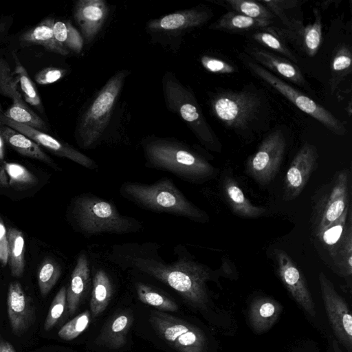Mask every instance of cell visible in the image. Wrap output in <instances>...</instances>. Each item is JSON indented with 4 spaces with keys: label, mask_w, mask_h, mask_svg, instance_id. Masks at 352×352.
Masks as SVG:
<instances>
[{
    "label": "cell",
    "mask_w": 352,
    "mask_h": 352,
    "mask_svg": "<svg viewBox=\"0 0 352 352\" xmlns=\"http://www.w3.org/2000/svg\"><path fill=\"white\" fill-rule=\"evenodd\" d=\"M350 173L346 168L338 172L314 210L316 235L336 221L349 208Z\"/></svg>",
    "instance_id": "cell-10"
},
{
    "label": "cell",
    "mask_w": 352,
    "mask_h": 352,
    "mask_svg": "<svg viewBox=\"0 0 352 352\" xmlns=\"http://www.w3.org/2000/svg\"><path fill=\"white\" fill-rule=\"evenodd\" d=\"M340 275L352 274V226L351 221L342 239L330 256Z\"/></svg>",
    "instance_id": "cell-33"
},
{
    "label": "cell",
    "mask_w": 352,
    "mask_h": 352,
    "mask_svg": "<svg viewBox=\"0 0 352 352\" xmlns=\"http://www.w3.org/2000/svg\"><path fill=\"white\" fill-rule=\"evenodd\" d=\"M91 288V274L87 250H82L76 259L67 289V309L72 316Z\"/></svg>",
    "instance_id": "cell-19"
},
{
    "label": "cell",
    "mask_w": 352,
    "mask_h": 352,
    "mask_svg": "<svg viewBox=\"0 0 352 352\" xmlns=\"http://www.w3.org/2000/svg\"><path fill=\"white\" fill-rule=\"evenodd\" d=\"M322 298L334 335L348 352L352 351V316L344 299L323 273L318 276Z\"/></svg>",
    "instance_id": "cell-12"
},
{
    "label": "cell",
    "mask_w": 352,
    "mask_h": 352,
    "mask_svg": "<svg viewBox=\"0 0 352 352\" xmlns=\"http://www.w3.org/2000/svg\"><path fill=\"white\" fill-rule=\"evenodd\" d=\"M53 32L56 41L68 51L76 54L82 51L83 38L69 21H55Z\"/></svg>",
    "instance_id": "cell-35"
},
{
    "label": "cell",
    "mask_w": 352,
    "mask_h": 352,
    "mask_svg": "<svg viewBox=\"0 0 352 352\" xmlns=\"http://www.w3.org/2000/svg\"><path fill=\"white\" fill-rule=\"evenodd\" d=\"M8 240V263L12 275L22 276L25 268V241L23 233L16 228L7 230Z\"/></svg>",
    "instance_id": "cell-30"
},
{
    "label": "cell",
    "mask_w": 352,
    "mask_h": 352,
    "mask_svg": "<svg viewBox=\"0 0 352 352\" xmlns=\"http://www.w3.org/2000/svg\"><path fill=\"white\" fill-rule=\"evenodd\" d=\"M0 123L26 135L39 146L47 148L58 157L67 158L89 170H96L98 169V165L96 161L72 146L61 142L43 131L12 120L6 118L2 111L0 113Z\"/></svg>",
    "instance_id": "cell-15"
},
{
    "label": "cell",
    "mask_w": 352,
    "mask_h": 352,
    "mask_svg": "<svg viewBox=\"0 0 352 352\" xmlns=\"http://www.w3.org/2000/svg\"><path fill=\"white\" fill-rule=\"evenodd\" d=\"M272 22L254 19L235 11H229L210 25L209 28L231 32L248 31L266 28Z\"/></svg>",
    "instance_id": "cell-29"
},
{
    "label": "cell",
    "mask_w": 352,
    "mask_h": 352,
    "mask_svg": "<svg viewBox=\"0 0 352 352\" xmlns=\"http://www.w3.org/2000/svg\"><path fill=\"white\" fill-rule=\"evenodd\" d=\"M149 322L155 331L177 352L206 351V336L197 327L160 311L151 312Z\"/></svg>",
    "instance_id": "cell-9"
},
{
    "label": "cell",
    "mask_w": 352,
    "mask_h": 352,
    "mask_svg": "<svg viewBox=\"0 0 352 352\" xmlns=\"http://www.w3.org/2000/svg\"><path fill=\"white\" fill-rule=\"evenodd\" d=\"M0 352H16L13 346L0 336Z\"/></svg>",
    "instance_id": "cell-47"
},
{
    "label": "cell",
    "mask_w": 352,
    "mask_h": 352,
    "mask_svg": "<svg viewBox=\"0 0 352 352\" xmlns=\"http://www.w3.org/2000/svg\"><path fill=\"white\" fill-rule=\"evenodd\" d=\"M55 20L48 17L39 24L20 36L19 41L23 45H41L47 50L67 56L69 51L60 45L55 39L53 25Z\"/></svg>",
    "instance_id": "cell-25"
},
{
    "label": "cell",
    "mask_w": 352,
    "mask_h": 352,
    "mask_svg": "<svg viewBox=\"0 0 352 352\" xmlns=\"http://www.w3.org/2000/svg\"><path fill=\"white\" fill-rule=\"evenodd\" d=\"M109 14V7L103 0H79L74 9V18L83 38L91 43L98 34Z\"/></svg>",
    "instance_id": "cell-18"
},
{
    "label": "cell",
    "mask_w": 352,
    "mask_h": 352,
    "mask_svg": "<svg viewBox=\"0 0 352 352\" xmlns=\"http://www.w3.org/2000/svg\"><path fill=\"white\" fill-rule=\"evenodd\" d=\"M163 87L168 109L177 113L188 124L207 148L220 152L221 143L207 123L194 94L178 82L171 73L164 76Z\"/></svg>",
    "instance_id": "cell-6"
},
{
    "label": "cell",
    "mask_w": 352,
    "mask_h": 352,
    "mask_svg": "<svg viewBox=\"0 0 352 352\" xmlns=\"http://www.w3.org/2000/svg\"><path fill=\"white\" fill-rule=\"evenodd\" d=\"M67 288L63 286L54 296L44 322V329L50 331L59 320L67 308Z\"/></svg>",
    "instance_id": "cell-42"
},
{
    "label": "cell",
    "mask_w": 352,
    "mask_h": 352,
    "mask_svg": "<svg viewBox=\"0 0 352 352\" xmlns=\"http://www.w3.org/2000/svg\"><path fill=\"white\" fill-rule=\"evenodd\" d=\"M346 111L349 113V116L351 115L352 108H351V102H349V103L348 104V107L346 108Z\"/></svg>",
    "instance_id": "cell-48"
},
{
    "label": "cell",
    "mask_w": 352,
    "mask_h": 352,
    "mask_svg": "<svg viewBox=\"0 0 352 352\" xmlns=\"http://www.w3.org/2000/svg\"><path fill=\"white\" fill-rule=\"evenodd\" d=\"M145 166L166 171L190 184H201L216 174L208 161L183 143L162 138L142 142Z\"/></svg>",
    "instance_id": "cell-4"
},
{
    "label": "cell",
    "mask_w": 352,
    "mask_h": 352,
    "mask_svg": "<svg viewBox=\"0 0 352 352\" xmlns=\"http://www.w3.org/2000/svg\"><path fill=\"white\" fill-rule=\"evenodd\" d=\"M247 65L258 77L271 85L300 110L320 122L330 131L338 135L346 133V129L344 124L322 105L298 91L261 65L251 61H248Z\"/></svg>",
    "instance_id": "cell-7"
},
{
    "label": "cell",
    "mask_w": 352,
    "mask_h": 352,
    "mask_svg": "<svg viewBox=\"0 0 352 352\" xmlns=\"http://www.w3.org/2000/svg\"><path fill=\"white\" fill-rule=\"evenodd\" d=\"M286 148L283 133L276 130L261 142L256 153L248 160L246 173L257 183L266 185L276 175Z\"/></svg>",
    "instance_id": "cell-11"
},
{
    "label": "cell",
    "mask_w": 352,
    "mask_h": 352,
    "mask_svg": "<svg viewBox=\"0 0 352 352\" xmlns=\"http://www.w3.org/2000/svg\"><path fill=\"white\" fill-rule=\"evenodd\" d=\"M68 218L74 230L87 239L137 233L143 229L138 219L122 214L113 202L91 192L78 195L72 199Z\"/></svg>",
    "instance_id": "cell-2"
},
{
    "label": "cell",
    "mask_w": 352,
    "mask_h": 352,
    "mask_svg": "<svg viewBox=\"0 0 352 352\" xmlns=\"http://www.w3.org/2000/svg\"><path fill=\"white\" fill-rule=\"evenodd\" d=\"M67 73V70L62 68L49 67L37 72L34 79L39 85H49L62 78Z\"/></svg>",
    "instance_id": "cell-45"
},
{
    "label": "cell",
    "mask_w": 352,
    "mask_h": 352,
    "mask_svg": "<svg viewBox=\"0 0 352 352\" xmlns=\"http://www.w3.org/2000/svg\"><path fill=\"white\" fill-rule=\"evenodd\" d=\"M8 316L10 328L16 335L25 333L35 318L31 299L16 281L9 285L7 297Z\"/></svg>",
    "instance_id": "cell-17"
},
{
    "label": "cell",
    "mask_w": 352,
    "mask_h": 352,
    "mask_svg": "<svg viewBox=\"0 0 352 352\" xmlns=\"http://www.w3.org/2000/svg\"><path fill=\"white\" fill-rule=\"evenodd\" d=\"M201 63L205 69L212 73L232 74L235 72L233 65L217 58L203 56L201 58Z\"/></svg>",
    "instance_id": "cell-44"
},
{
    "label": "cell",
    "mask_w": 352,
    "mask_h": 352,
    "mask_svg": "<svg viewBox=\"0 0 352 352\" xmlns=\"http://www.w3.org/2000/svg\"><path fill=\"white\" fill-rule=\"evenodd\" d=\"M119 193L145 210L168 214L201 223L209 220L207 213L190 201L168 177L151 184L124 182L119 188Z\"/></svg>",
    "instance_id": "cell-3"
},
{
    "label": "cell",
    "mask_w": 352,
    "mask_h": 352,
    "mask_svg": "<svg viewBox=\"0 0 352 352\" xmlns=\"http://www.w3.org/2000/svg\"><path fill=\"white\" fill-rule=\"evenodd\" d=\"M3 114L12 120L33 129L43 132L49 130L45 122L31 110L23 100L12 102V105Z\"/></svg>",
    "instance_id": "cell-34"
},
{
    "label": "cell",
    "mask_w": 352,
    "mask_h": 352,
    "mask_svg": "<svg viewBox=\"0 0 352 352\" xmlns=\"http://www.w3.org/2000/svg\"><path fill=\"white\" fill-rule=\"evenodd\" d=\"M352 54L346 44L340 45L333 56L331 66L329 85L333 93L339 84L351 73Z\"/></svg>",
    "instance_id": "cell-31"
},
{
    "label": "cell",
    "mask_w": 352,
    "mask_h": 352,
    "mask_svg": "<svg viewBox=\"0 0 352 352\" xmlns=\"http://www.w3.org/2000/svg\"><path fill=\"white\" fill-rule=\"evenodd\" d=\"M228 5L236 12L250 18L272 21L274 14L264 5L250 0H228Z\"/></svg>",
    "instance_id": "cell-39"
},
{
    "label": "cell",
    "mask_w": 352,
    "mask_h": 352,
    "mask_svg": "<svg viewBox=\"0 0 352 352\" xmlns=\"http://www.w3.org/2000/svg\"><path fill=\"white\" fill-rule=\"evenodd\" d=\"M61 275V267L54 260L47 258L41 265L37 274L40 293L45 297L56 284Z\"/></svg>",
    "instance_id": "cell-37"
},
{
    "label": "cell",
    "mask_w": 352,
    "mask_h": 352,
    "mask_svg": "<svg viewBox=\"0 0 352 352\" xmlns=\"http://www.w3.org/2000/svg\"><path fill=\"white\" fill-rule=\"evenodd\" d=\"M18 80L13 76L8 62L0 59V94L14 101H23L21 93L18 89Z\"/></svg>",
    "instance_id": "cell-40"
},
{
    "label": "cell",
    "mask_w": 352,
    "mask_h": 352,
    "mask_svg": "<svg viewBox=\"0 0 352 352\" xmlns=\"http://www.w3.org/2000/svg\"><path fill=\"white\" fill-rule=\"evenodd\" d=\"M90 311L86 310L65 324L58 332L64 340H72L79 336L89 326Z\"/></svg>",
    "instance_id": "cell-41"
},
{
    "label": "cell",
    "mask_w": 352,
    "mask_h": 352,
    "mask_svg": "<svg viewBox=\"0 0 352 352\" xmlns=\"http://www.w3.org/2000/svg\"><path fill=\"white\" fill-rule=\"evenodd\" d=\"M38 182V178L21 164L3 162L0 167V183L4 186L25 189L35 186Z\"/></svg>",
    "instance_id": "cell-28"
},
{
    "label": "cell",
    "mask_w": 352,
    "mask_h": 352,
    "mask_svg": "<svg viewBox=\"0 0 352 352\" xmlns=\"http://www.w3.org/2000/svg\"><path fill=\"white\" fill-rule=\"evenodd\" d=\"M135 289L138 299L141 302L154 307L160 311H176L178 309V306L175 301L151 285L136 281Z\"/></svg>",
    "instance_id": "cell-32"
},
{
    "label": "cell",
    "mask_w": 352,
    "mask_h": 352,
    "mask_svg": "<svg viewBox=\"0 0 352 352\" xmlns=\"http://www.w3.org/2000/svg\"><path fill=\"white\" fill-rule=\"evenodd\" d=\"M0 136L3 141L21 155L41 161L56 170L60 168L34 141L20 132L4 124L0 125Z\"/></svg>",
    "instance_id": "cell-22"
},
{
    "label": "cell",
    "mask_w": 352,
    "mask_h": 352,
    "mask_svg": "<svg viewBox=\"0 0 352 352\" xmlns=\"http://www.w3.org/2000/svg\"><path fill=\"white\" fill-rule=\"evenodd\" d=\"M1 112V111L0 110V113ZM0 125H1V123H0Z\"/></svg>",
    "instance_id": "cell-49"
},
{
    "label": "cell",
    "mask_w": 352,
    "mask_h": 352,
    "mask_svg": "<svg viewBox=\"0 0 352 352\" xmlns=\"http://www.w3.org/2000/svg\"><path fill=\"white\" fill-rule=\"evenodd\" d=\"M160 249L161 245L155 242H127L113 244L102 251L119 269L155 278L195 307H205L209 300L207 283L213 272L197 261L182 244L174 247L176 260L170 263L161 256Z\"/></svg>",
    "instance_id": "cell-1"
},
{
    "label": "cell",
    "mask_w": 352,
    "mask_h": 352,
    "mask_svg": "<svg viewBox=\"0 0 352 352\" xmlns=\"http://www.w3.org/2000/svg\"><path fill=\"white\" fill-rule=\"evenodd\" d=\"M132 321L131 314L122 313L116 315L102 328L96 339V344L113 350L122 348L126 344Z\"/></svg>",
    "instance_id": "cell-24"
},
{
    "label": "cell",
    "mask_w": 352,
    "mask_h": 352,
    "mask_svg": "<svg viewBox=\"0 0 352 352\" xmlns=\"http://www.w3.org/2000/svg\"><path fill=\"white\" fill-rule=\"evenodd\" d=\"M282 305L270 297H257L250 305L248 318L252 329L257 333L268 331L277 321Z\"/></svg>",
    "instance_id": "cell-21"
},
{
    "label": "cell",
    "mask_w": 352,
    "mask_h": 352,
    "mask_svg": "<svg viewBox=\"0 0 352 352\" xmlns=\"http://www.w3.org/2000/svg\"><path fill=\"white\" fill-rule=\"evenodd\" d=\"M222 190L232 211L239 217L256 219L262 216L266 211L264 208L253 205L232 177L226 176L223 178Z\"/></svg>",
    "instance_id": "cell-23"
},
{
    "label": "cell",
    "mask_w": 352,
    "mask_h": 352,
    "mask_svg": "<svg viewBox=\"0 0 352 352\" xmlns=\"http://www.w3.org/2000/svg\"><path fill=\"white\" fill-rule=\"evenodd\" d=\"M127 73L122 70L111 77L83 114L76 132V140L81 148H94L100 140Z\"/></svg>",
    "instance_id": "cell-5"
},
{
    "label": "cell",
    "mask_w": 352,
    "mask_h": 352,
    "mask_svg": "<svg viewBox=\"0 0 352 352\" xmlns=\"http://www.w3.org/2000/svg\"><path fill=\"white\" fill-rule=\"evenodd\" d=\"M0 263L4 267L8 263V240L7 230L0 217Z\"/></svg>",
    "instance_id": "cell-46"
},
{
    "label": "cell",
    "mask_w": 352,
    "mask_h": 352,
    "mask_svg": "<svg viewBox=\"0 0 352 352\" xmlns=\"http://www.w3.org/2000/svg\"><path fill=\"white\" fill-rule=\"evenodd\" d=\"M13 57L15 63L14 74L16 75V78L20 84L24 100L38 109L42 108L41 100L38 91L30 79L26 69L21 65L14 53H13Z\"/></svg>",
    "instance_id": "cell-38"
},
{
    "label": "cell",
    "mask_w": 352,
    "mask_h": 352,
    "mask_svg": "<svg viewBox=\"0 0 352 352\" xmlns=\"http://www.w3.org/2000/svg\"><path fill=\"white\" fill-rule=\"evenodd\" d=\"M318 157L316 146L307 142L297 152L285 177V200L291 201L299 196L316 168Z\"/></svg>",
    "instance_id": "cell-16"
},
{
    "label": "cell",
    "mask_w": 352,
    "mask_h": 352,
    "mask_svg": "<svg viewBox=\"0 0 352 352\" xmlns=\"http://www.w3.org/2000/svg\"><path fill=\"white\" fill-rule=\"evenodd\" d=\"M350 214V208H349L336 221L316 234L327 249L330 256L344 236L349 223L351 221L350 218L347 224V219Z\"/></svg>",
    "instance_id": "cell-36"
},
{
    "label": "cell",
    "mask_w": 352,
    "mask_h": 352,
    "mask_svg": "<svg viewBox=\"0 0 352 352\" xmlns=\"http://www.w3.org/2000/svg\"><path fill=\"white\" fill-rule=\"evenodd\" d=\"M91 274L90 314L92 318L101 314L111 300L114 284L111 274L113 266L102 251L90 247L87 250Z\"/></svg>",
    "instance_id": "cell-13"
},
{
    "label": "cell",
    "mask_w": 352,
    "mask_h": 352,
    "mask_svg": "<svg viewBox=\"0 0 352 352\" xmlns=\"http://www.w3.org/2000/svg\"><path fill=\"white\" fill-rule=\"evenodd\" d=\"M314 21L312 23L303 26L298 21L294 28L290 30L297 34L301 39L303 50L310 57H314L318 52L322 39L321 14L318 9L314 10Z\"/></svg>",
    "instance_id": "cell-27"
},
{
    "label": "cell",
    "mask_w": 352,
    "mask_h": 352,
    "mask_svg": "<svg viewBox=\"0 0 352 352\" xmlns=\"http://www.w3.org/2000/svg\"><path fill=\"white\" fill-rule=\"evenodd\" d=\"M252 55L261 65L288 80L300 86L306 85V80L298 67L289 60L263 50L254 49Z\"/></svg>",
    "instance_id": "cell-26"
},
{
    "label": "cell",
    "mask_w": 352,
    "mask_h": 352,
    "mask_svg": "<svg viewBox=\"0 0 352 352\" xmlns=\"http://www.w3.org/2000/svg\"><path fill=\"white\" fill-rule=\"evenodd\" d=\"M261 102L249 91H224L211 101L214 115L226 126L235 130L246 129L260 110Z\"/></svg>",
    "instance_id": "cell-8"
},
{
    "label": "cell",
    "mask_w": 352,
    "mask_h": 352,
    "mask_svg": "<svg viewBox=\"0 0 352 352\" xmlns=\"http://www.w3.org/2000/svg\"><path fill=\"white\" fill-rule=\"evenodd\" d=\"M252 37L258 43L296 61L292 53L274 33L265 31L257 32L253 34Z\"/></svg>",
    "instance_id": "cell-43"
},
{
    "label": "cell",
    "mask_w": 352,
    "mask_h": 352,
    "mask_svg": "<svg viewBox=\"0 0 352 352\" xmlns=\"http://www.w3.org/2000/svg\"><path fill=\"white\" fill-rule=\"evenodd\" d=\"M277 274L294 300L310 316L315 317V302L306 280L291 257L283 250H274Z\"/></svg>",
    "instance_id": "cell-14"
},
{
    "label": "cell",
    "mask_w": 352,
    "mask_h": 352,
    "mask_svg": "<svg viewBox=\"0 0 352 352\" xmlns=\"http://www.w3.org/2000/svg\"><path fill=\"white\" fill-rule=\"evenodd\" d=\"M211 17L206 10L193 8L177 11L151 21L148 28L157 32H177L205 23Z\"/></svg>",
    "instance_id": "cell-20"
}]
</instances>
